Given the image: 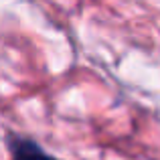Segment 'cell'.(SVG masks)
Masks as SVG:
<instances>
[{
  "instance_id": "1",
  "label": "cell",
  "mask_w": 160,
  "mask_h": 160,
  "mask_svg": "<svg viewBox=\"0 0 160 160\" xmlns=\"http://www.w3.org/2000/svg\"><path fill=\"white\" fill-rule=\"evenodd\" d=\"M12 148V160H57L53 156H49L47 152L41 150V146H37L32 140H20V138H14L10 142Z\"/></svg>"
}]
</instances>
